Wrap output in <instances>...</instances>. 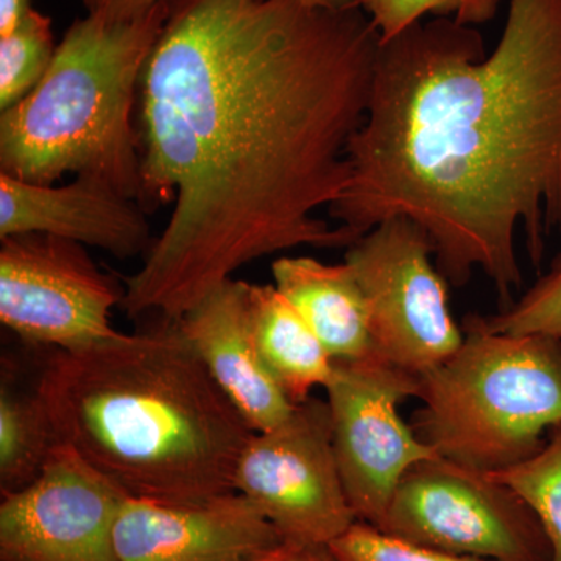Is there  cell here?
<instances>
[{
    "label": "cell",
    "instance_id": "cell-1",
    "mask_svg": "<svg viewBox=\"0 0 561 561\" xmlns=\"http://www.w3.org/2000/svg\"><path fill=\"white\" fill-rule=\"evenodd\" d=\"M381 35L362 7L171 0L139 88L140 206L173 202L131 317L179 320L250 262L357 236L317 210L350 180Z\"/></svg>",
    "mask_w": 561,
    "mask_h": 561
},
{
    "label": "cell",
    "instance_id": "cell-2",
    "mask_svg": "<svg viewBox=\"0 0 561 561\" xmlns=\"http://www.w3.org/2000/svg\"><path fill=\"white\" fill-rule=\"evenodd\" d=\"M330 216L357 238L402 216L457 287L474 271L504 308L561 236V0H511L493 54L470 25L420 21L379 47L367 114Z\"/></svg>",
    "mask_w": 561,
    "mask_h": 561
},
{
    "label": "cell",
    "instance_id": "cell-3",
    "mask_svg": "<svg viewBox=\"0 0 561 561\" xmlns=\"http://www.w3.org/2000/svg\"><path fill=\"white\" fill-rule=\"evenodd\" d=\"M36 389L58 443L128 497L191 502L234 491L253 431L179 320L51 351Z\"/></svg>",
    "mask_w": 561,
    "mask_h": 561
},
{
    "label": "cell",
    "instance_id": "cell-4",
    "mask_svg": "<svg viewBox=\"0 0 561 561\" xmlns=\"http://www.w3.org/2000/svg\"><path fill=\"white\" fill-rule=\"evenodd\" d=\"M169 11L171 0L131 20L87 13L73 22L38 87L0 114V173L35 184L95 176L139 203L133 113Z\"/></svg>",
    "mask_w": 561,
    "mask_h": 561
},
{
    "label": "cell",
    "instance_id": "cell-5",
    "mask_svg": "<svg viewBox=\"0 0 561 561\" xmlns=\"http://www.w3.org/2000/svg\"><path fill=\"white\" fill-rule=\"evenodd\" d=\"M465 330V328H463ZM412 430L438 456L482 472L529 459L561 424V341L465 330L456 353L419 376Z\"/></svg>",
    "mask_w": 561,
    "mask_h": 561
},
{
    "label": "cell",
    "instance_id": "cell-6",
    "mask_svg": "<svg viewBox=\"0 0 561 561\" xmlns=\"http://www.w3.org/2000/svg\"><path fill=\"white\" fill-rule=\"evenodd\" d=\"M379 529L486 561H551V546L526 502L489 472L442 456L409 468Z\"/></svg>",
    "mask_w": 561,
    "mask_h": 561
},
{
    "label": "cell",
    "instance_id": "cell-7",
    "mask_svg": "<svg viewBox=\"0 0 561 561\" xmlns=\"http://www.w3.org/2000/svg\"><path fill=\"white\" fill-rule=\"evenodd\" d=\"M430 236L409 217H391L348 247L376 353L420 376L456 353L465 334L453 319L445 276Z\"/></svg>",
    "mask_w": 561,
    "mask_h": 561
},
{
    "label": "cell",
    "instance_id": "cell-8",
    "mask_svg": "<svg viewBox=\"0 0 561 561\" xmlns=\"http://www.w3.org/2000/svg\"><path fill=\"white\" fill-rule=\"evenodd\" d=\"M234 491L284 542L302 548H328L359 522L339 470L328 402L308 398L276 426L253 432L236 465Z\"/></svg>",
    "mask_w": 561,
    "mask_h": 561
},
{
    "label": "cell",
    "instance_id": "cell-9",
    "mask_svg": "<svg viewBox=\"0 0 561 561\" xmlns=\"http://www.w3.org/2000/svg\"><path fill=\"white\" fill-rule=\"evenodd\" d=\"M419 376L379 354L334 360L327 390L332 443L343 486L359 522L378 527L409 468L437 456L400 415Z\"/></svg>",
    "mask_w": 561,
    "mask_h": 561
},
{
    "label": "cell",
    "instance_id": "cell-10",
    "mask_svg": "<svg viewBox=\"0 0 561 561\" xmlns=\"http://www.w3.org/2000/svg\"><path fill=\"white\" fill-rule=\"evenodd\" d=\"M124 295L81 243L39 232L0 243V321L24 342L70 351L108 341Z\"/></svg>",
    "mask_w": 561,
    "mask_h": 561
},
{
    "label": "cell",
    "instance_id": "cell-11",
    "mask_svg": "<svg viewBox=\"0 0 561 561\" xmlns=\"http://www.w3.org/2000/svg\"><path fill=\"white\" fill-rule=\"evenodd\" d=\"M122 493L58 443L27 489L0 501V561H121Z\"/></svg>",
    "mask_w": 561,
    "mask_h": 561
},
{
    "label": "cell",
    "instance_id": "cell-12",
    "mask_svg": "<svg viewBox=\"0 0 561 561\" xmlns=\"http://www.w3.org/2000/svg\"><path fill=\"white\" fill-rule=\"evenodd\" d=\"M283 542L238 491L191 502L127 496L116 523L121 561H249Z\"/></svg>",
    "mask_w": 561,
    "mask_h": 561
},
{
    "label": "cell",
    "instance_id": "cell-13",
    "mask_svg": "<svg viewBox=\"0 0 561 561\" xmlns=\"http://www.w3.org/2000/svg\"><path fill=\"white\" fill-rule=\"evenodd\" d=\"M146 214L95 176L77 175L54 186L0 173V239L39 232L128 260L147 254L154 241Z\"/></svg>",
    "mask_w": 561,
    "mask_h": 561
},
{
    "label": "cell",
    "instance_id": "cell-14",
    "mask_svg": "<svg viewBox=\"0 0 561 561\" xmlns=\"http://www.w3.org/2000/svg\"><path fill=\"white\" fill-rule=\"evenodd\" d=\"M245 280L230 279L179 319L213 381L251 431H265L295 409L261 359L251 334Z\"/></svg>",
    "mask_w": 561,
    "mask_h": 561
},
{
    "label": "cell",
    "instance_id": "cell-15",
    "mask_svg": "<svg viewBox=\"0 0 561 561\" xmlns=\"http://www.w3.org/2000/svg\"><path fill=\"white\" fill-rule=\"evenodd\" d=\"M275 287L323 343L332 360L376 353L364 295L346 262L323 264L311 256H283L272 264Z\"/></svg>",
    "mask_w": 561,
    "mask_h": 561
},
{
    "label": "cell",
    "instance_id": "cell-16",
    "mask_svg": "<svg viewBox=\"0 0 561 561\" xmlns=\"http://www.w3.org/2000/svg\"><path fill=\"white\" fill-rule=\"evenodd\" d=\"M251 334L272 378L295 405L327 387L334 360L275 284L247 286Z\"/></svg>",
    "mask_w": 561,
    "mask_h": 561
},
{
    "label": "cell",
    "instance_id": "cell-17",
    "mask_svg": "<svg viewBox=\"0 0 561 561\" xmlns=\"http://www.w3.org/2000/svg\"><path fill=\"white\" fill-rule=\"evenodd\" d=\"M11 373L0 386V494L27 489L39 478L57 448L49 412L36 386L18 389Z\"/></svg>",
    "mask_w": 561,
    "mask_h": 561
},
{
    "label": "cell",
    "instance_id": "cell-18",
    "mask_svg": "<svg viewBox=\"0 0 561 561\" xmlns=\"http://www.w3.org/2000/svg\"><path fill=\"white\" fill-rule=\"evenodd\" d=\"M489 474L526 502L551 546V561H561V424L529 459Z\"/></svg>",
    "mask_w": 561,
    "mask_h": 561
},
{
    "label": "cell",
    "instance_id": "cell-19",
    "mask_svg": "<svg viewBox=\"0 0 561 561\" xmlns=\"http://www.w3.org/2000/svg\"><path fill=\"white\" fill-rule=\"evenodd\" d=\"M51 21L35 9L9 35L0 36V110L31 94L54 60Z\"/></svg>",
    "mask_w": 561,
    "mask_h": 561
},
{
    "label": "cell",
    "instance_id": "cell-20",
    "mask_svg": "<svg viewBox=\"0 0 561 561\" xmlns=\"http://www.w3.org/2000/svg\"><path fill=\"white\" fill-rule=\"evenodd\" d=\"M465 330L496 334H541L561 341V254L518 301L494 316H471Z\"/></svg>",
    "mask_w": 561,
    "mask_h": 561
},
{
    "label": "cell",
    "instance_id": "cell-21",
    "mask_svg": "<svg viewBox=\"0 0 561 561\" xmlns=\"http://www.w3.org/2000/svg\"><path fill=\"white\" fill-rule=\"evenodd\" d=\"M362 10L378 28L382 43L426 16L449 18L463 25L486 24L496 16L502 0H359Z\"/></svg>",
    "mask_w": 561,
    "mask_h": 561
},
{
    "label": "cell",
    "instance_id": "cell-22",
    "mask_svg": "<svg viewBox=\"0 0 561 561\" xmlns=\"http://www.w3.org/2000/svg\"><path fill=\"white\" fill-rule=\"evenodd\" d=\"M328 551L334 561H486L402 540L365 522L354 523L328 545Z\"/></svg>",
    "mask_w": 561,
    "mask_h": 561
},
{
    "label": "cell",
    "instance_id": "cell-23",
    "mask_svg": "<svg viewBox=\"0 0 561 561\" xmlns=\"http://www.w3.org/2000/svg\"><path fill=\"white\" fill-rule=\"evenodd\" d=\"M87 13L103 14L114 20H131L168 0H79Z\"/></svg>",
    "mask_w": 561,
    "mask_h": 561
},
{
    "label": "cell",
    "instance_id": "cell-24",
    "mask_svg": "<svg viewBox=\"0 0 561 561\" xmlns=\"http://www.w3.org/2000/svg\"><path fill=\"white\" fill-rule=\"evenodd\" d=\"M328 548H302V546L283 542L272 551L261 553L249 561H324Z\"/></svg>",
    "mask_w": 561,
    "mask_h": 561
},
{
    "label": "cell",
    "instance_id": "cell-25",
    "mask_svg": "<svg viewBox=\"0 0 561 561\" xmlns=\"http://www.w3.org/2000/svg\"><path fill=\"white\" fill-rule=\"evenodd\" d=\"M32 9V0H0V36L14 31Z\"/></svg>",
    "mask_w": 561,
    "mask_h": 561
},
{
    "label": "cell",
    "instance_id": "cell-26",
    "mask_svg": "<svg viewBox=\"0 0 561 561\" xmlns=\"http://www.w3.org/2000/svg\"><path fill=\"white\" fill-rule=\"evenodd\" d=\"M308 9L316 10H348L353 7H359V0H295Z\"/></svg>",
    "mask_w": 561,
    "mask_h": 561
},
{
    "label": "cell",
    "instance_id": "cell-27",
    "mask_svg": "<svg viewBox=\"0 0 561 561\" xmlns=\"http://www.w3.org/2000/svg\"><path fill=\"white\" fill-rule=\"evenodd\" d=\"M324 561H334V559H332V557H331L330 551H328V557H327V560H324Z\"/></svg>",
    "mask_w": 561,
    "mask_h": 561
}]
</instances>
